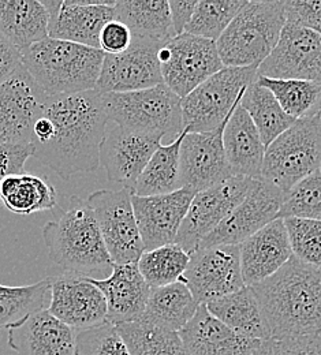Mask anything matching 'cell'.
Masks as SVG:
<instances>
[{
  "instance_id": "cell-20",
  "label": "cell",
  "mask_w": 321,
  "mask_h": 355,
  "mask_svg": "<svg viewBox=\"0 0 321 355\" xmlns=\"http://www.w3.org/2000/svg\"><path fill=\"white\" fill-rule=\"evenodd\" d=\"M196 194L186 187L162 196L139 197L133 194V209L145 252L175 243Z\"/></svg>"
},
{
  "instance_id": "cell-4",
  "label": "cell",
  "mask_w": 321,
  "mask_h": 355,
  "mask_svg": "<svg viewBox=\"0 0 321 355\" xmlns=\"http://www.w3.org/2000/svg\"><path fill=\"white\" fill-rule=\"evenodd\" d=\"M21 55L24 69L46 96L94 90L105 56L101 49L51 37Z\"/></svg>"
},
{
  "instance_id": "cell-44",
  "label": "cell",
  "mask_w": 321,
  "mask_h": 355,
  "mask_svg": "<svg viewBox=\"0 0 321 355\" xmlns=\"http://www.w3.org/2000/svg\"><path fill=\"white\" fill-rule=\"evenodd\" d=\"M35 153L32 144H1L0 142V183L4 178L25 171V163Z\"/></svg>"
},
{
  "instance_id": "cell-34",
  "label": "cell",
  "mask_w": 321,
  "mask_h": 355,
  "mask_svg": "<svg viewBox=\"0 0 321 355\" xmlns=\"http://www.w3.org/2000/svg\"><path fill=\"white\" fill-rule=\"evenodd\" d=\"M256 83L267 88L283 111L295 121L319 114L321 107V84L301 80H276L257 76Z\"/></svg>"
},
{
  "instance_id": "cell-25",
  "label": "cell",
  "mask_w": 321,
  "mask_h": 355,
  "mask_svg": "<svg viewBox=\"0 0 321 355\" xmlns=\"http://www.w3.org/2000/svg\"><path fill=\"white\" fill-rule=\"evenodd\" d=\"M103 293L107 304V321L112 325L139 321L150 294V287L142 277L137 263L118 266L105 279H92Z\"/></svg>"
},
{
  "instance_id": "cell-38",
  "label": "cell",
  "mask_w": 321,
  "mask_h": 355,
  "mask_svg": "<svg viewBox=\"0 0 321 355\" xmlns=\"http://www.w3.org/2000/svg\"><path fill=\"white\" fill-rule=\"evenodd\" d=\"M246 3V0H201L184 33L218 42Z\"/></svg>"
},
{
  "instance_id": "cell-26",
  "label": "cell",
  "mask_w": 321,
  "mask_h": 355,
  "mask_svg": "<svg viewBox=\"0 0 321 355\" xmlns=\"http://www.w3.org/2000/svg\"><path fill=\"white\" fill-rule=\"evenodd\" d=\"M223 148L232 177L261 180L266 146L241 103L225 126Z\"/></svg>"
},
{
  "instance_id": "cell-31",
  "label": "cell",
  "mask_w": 321,
  "mask_h": 355,
  "mask_svg": "<svg viewBox=\"0 0 321 355\" xmlns=\"http://www.w3.org/2000/svg\"><path fill=\"white\" fill-rule=\"evenodd\" d=\"M208 311L232 331L259 340L270 339L259 302L250 287L212 300L205 304Z\"/></svg>"
},
{
  "instance_id": "cell-28",
  "label": "cell",
  "mask_w": 321,
  "mask_h": 355,
  "mask_svg": "<svg viewBox=\"0 0 321 355\" xmlns=\"http://www.w3.org/2000/svg\"><path fill=\"white\" fill-rule=\"evenodd\" d=\"M198 306L200 304L187 286L178 282L166 287L150 288L146 308L139 321L167 332L180 334Z\"/></svg>"
},
{
  "instance_id": "cell-12",
  "label": "cell",
  "mask_w": 321,
  "mask_h": 355,
  "mask_svg": "<svg viewBox=\"0 0 321 355\" xmlns=\"http://www.w3.org/2000/svg\"><path fill=\"white\" fill-rule=\"evenodd\" d=\"M181 282L198 304L239 291L245 287L239 245L198 248L190 254Z\"/></svg>"
},
{
  "instance_id": "cell-48",
  "label": "cell",
  "mask_w": 321,
  "mask_h": 355,
  "mask_svg": "<svg viewBox=\"0 0 321 355\" xmlns=\"http://www.w3.org/2000/svg\"><path fill=\"white\" fill-rule=\"evenodd\" d=\"M318 342H319V350H320V354H321V334L318 336Z\"/></svg>"
},
{
  "instance_id": "cell-16",
  "label": "cell",
  "mask_w": 321,
  "mask_h": 355,
  "mask_svg": "<svg viewBox=\"0 0 321 355\" xmlns=\"http://www.w3.org/2000/svg\"><path fill=\"white\" fill-rule=\"evenodd\" d=\"M116 0H46L48 37L100 49L103 28L115 19Z\"/></svg>"
},
{
  "instance_id": "cell-23",
  "label": "cell",
  "mask_w": 321,
  "mask_h": 355,
  "mask_svg": "<svg viewBox=\"0 0 321 355\" xmlns=\"http://www.w3.org/2000/svg\"><path fill=\"white\" fill-rule=\"evenodd\" d=\"M189 355H252L263 340L232 331L200 304L193 318L178 334Z\"/></svg>"
},
{
  "instance_id": "cell-32",
  "label": "cell",
  "mask_w": 321,
  "mask_h": 355,
  "mask_svg": "<svg viewBox=\"0 0 321 355\" xmlns=\"http://www.w3.org/2000/svg\"><path fill=\"white\" fill-rule=\"evenodd\" d=\"M182 134L167 145H160L157 150L150 157L145 170L138 178L137 183L133 189V194L139 197L162 196L170 194L180 189L181 186V144L184 141Z\"/></svg>"
},
{
  "instance_id": "cell-21",
  "label": "cell",
  "mask_w": 321,
  "mask_h": 355,
  "mask_svg": "<svg viewBox=\"0 0 321 355\" xmlns=\"http://www.w3.org/2000/svg\"><path fill=\"white\" fill-rule=\"evenodd\" d=\"M225 126L212 133L184 134L180 156L182 187L198 193L232 178L223 148Z\"/></svg>"
},
{
  "instance_id": "cell-5",
  "label": "cell",
  "mask_w": 321,
  "mask_h": 355,
  "mask_svg": "<svg viewBox=\"0 0 321 355\" xmlns=\"http://www.w3.org/2000/svg\"><path fill=\"white\" fill-rule=\"evenodd\" d=\"M284 25V1H248L216 42L225 67L259 69L275 49Z\"/></svg>"
},
{
  "instance_id": "cell-9",
  "label": "cell",
  "mask_w": 321,
  "mask_h": 355,
  "mask_svg": "<svg viewBox=\"0 0 321 355\" xmlns=\"http://www.w3.org/2000/svg\"><path fill=\"white\" fill-rule=\"evenodd\" d=\"M132 197V189H104L87 198L111 261L118 266L138 263L145 252Z\"/></svg>"
},
{
  "instance_id": "cell-10",
  "label": "cell",
  "mask_w": 321,
  "mask_h": 355,
  "mask_svg": "<svg viewBox=\"0 0 321 355\" xmlns=\"http://www.w3.org/2000/svg\"><path fill=\"white\" fill-rule=\"evenodd\" d=\"M163 83L181 98L225 69L216 42L182 33L159 51Z\"/></svg>"
},
{
  "instance_id": "cell-39",
  "label": "cell",
  "mask_w": 321,
  "mask_h": 355,
  "mask_svg": "<svg viewBox=\"0 0 321 355\" xmlns=\"http://www.w3.org/2000/svg\"><path fill=\"white\" fill-rule=\"evenodd\" d=\"M287 218L321 220L320 171L305 178L286 194L277 219Z\"/></svg>"
},
{
  "instance_id": "cell-35",
  "label": "cell",
  "mask_w": 321,
  "mask_h": 355,
  "mask_svg": "<svg viewBox=\"0 0 321 355\" xmlns=\"http://www.w3.org/2000/svg\"><path fill=\"white\" fill-rule=\"evenodd\" d=\"M49 301V277L29 286L0 284V329H8L29 314L43 311Z\"/></svg>"
},
{
  "instance_id": "cell-24",
  "label": "cell",
  "mask_w": 321,
  "mask_h": 355,
  "mask_svg": "<svg viewBox=\"0 0 321 355\" xmlns=\"http://www.w3.org/2000/svg\"><path fill=\"white\" fill-rule=\"evenodd\" d=\"M245 286L252 287L271 277L293 256L283 219H276L239 245Z\"/></svg>"
},
{
  "instance_id": "cell-42",
  "label": "cell",
  "mask_w": 321,
  "mask_h": 355,
  "mask_svg": "<svg viewBox=\"0 0 321 355\" xmlns=\"http://www.w3.org/2000/svg\"><path fill=\"white\" fill-rule=\"evenodd\" d=\"M286 24L305 28L321 35V0L284 1Z\"/></svg>"
},
{
  "instance_id": "cell-27",
  "label": "cell",
  "mask_w": 321,
  "mask_h": 355,
  "mask_svg": "<svg viewBox=\"0 0 321 355\" xmlns=\"http://www.w3.org/2000/svg\"><path fill=\"white\" fill-rule=\"evenodd\" d=\"M0 37L21 53L48 37V11L39 0H0Z\"/></svg>"
},
{
  "instance_id": "cell-41",
  "label": "cell",
  "mask_w": 321,
  "mask_h": 355,
  "mask_svg": "<svg viewBox=\"0 0 321 355\" xmlns=\"http://www.w3.org/2000/svg\"><path fill=\"white\" fill-rule=\"evenodd\" d=\"M76 355H132L118 328L108 321L76 332Z\"/></svg>"
},
{
  "instance_id": "cell-2",
  "label": "cell",
  "mask_w": 321,
  "mask_h": 355,
  "mask_svg": "<svg viewBox=\"0 0 321 355\" xmlns=\"http://www.w3.org/2000/svg\"><path fill=\"white\" fill-rule=\"evenodd\" d=\"M270 339L315 338L321 334V268L295 256L275 275L250 287Z\"/></svg>"
},
{
  "instance_id": "cell-43",
  "label": "cell",
  "mask_w": 321,
  "mask_h": 355,
  "mask_svg": "<svg viewBox=\"0 0 321 355\" xmlns=\"http://www.w3.org/2000/svg\"><path fill=\"white\" fill-rule=\"evenodd\" d=\"M252 355H321L318 336L263 340Z\"/></svg>"
},
{
  "instance_id": "cell-1",
  "label": "cell",
  "mask_w": 321,
  "mask_h": 355,
  "mask_svg": "<svg viewBox=\"0 0 321 355\" xmlns=\"http://www.w3.org/2000/svg\"><path fill=\"white\" fill-rule=\"evenodd\" d=\"M108 116L103 94L89 90L46 96L32 130L33 157L63 180L100 167Z\"/></svg>"
},
{
  "instance_id": "cell-8",
  "label": "cell",
  "mask_w": 321,
  "mask_h": 355,
  "mask_svg": "<svg viewBox=\"0 0 321 355\" xmlns=\"http://www.w3.org/2000/svg\"><path fill=\"white\" fill-rule=\"evenodd\" d=\"M257 78V67H225L182 98L187 133H212L227 123L235 107Z\"/></svg>"
},
{
  "instance_id": "cell-47",
  "label": "cell",
  "mask_w": 321,
  "mask_h": 355,
  "mask_svg": "<svg viewBox=\"0 0 321 355\" xmlns=\"http://www.w3.org/2000/svg\"><path fill=\"white\" fill-rule=\"evenodd\" d=\"M198 1L196 0H170V11H171V19H173V26L175 31V35L180 36L184 33L186 26L190 24L193 14L196 11Z\"/></svg>"
},
{
  "instance_id": "cell-29",
  "label": "cell",
  "mask_w": 321,
  "mask_h": 355,
  "mask_svg": "<svg viewBox=\"0 0 321 355\" xmlns=\"http://www.w3.org/2000/svg\"><path fill=\"white\" fill-rule=\"evenodd\" d=\"M0 201L11 214L19 216L53 211L59 205L56 189L49 179L26 171L1 180Z\"/></svg>"
},
{
  "instance_id": "cell-30",
  "label": "cell",
  "mask_w": 321,
  "mask_h": 355,
  "mask_svg": "<svg viewBox=\"0 0 321 355\" xmlns=\"http://www.w3.org/2000/svg\"><path fill=\"white\" fill-rule=\"evenodd\" d=\"M114 11L115 19L125 24L133 36L162 42L177 36L166 0H116Z\"/></svg>"
},
{
  "instance_id": "cell-15",
  "label": "cell",
  "mask_w": 321,
  "mask_h": 355,
  "mask_svg": "<svg viewBox=\"0 0 321 355\" xmlns=\"http://www.w3.org/2000/svg\"><path fill=\"white\" fill-rule=\"evenodd\" d=\"M49 283L48 311L76 332L107 321L104 295L89 277L63 270L49 276Z\"/></svg>"
},
{
  "instance_id": "cell-36",
  "label": "cell",
  "mask_w": 321,
  "mask_h": 355,
  "mask_svg": "<svg viewBox=\"0 0 321 355\" xmlns=\"http://www.w3.org/2000/svg\"><path fill=\"white\" fill-rule=\"evenodd\" d=\"M190 260L184 249L177 245H166L144 252L138 260V269L150 288L166 287L181 282Z\"/></svg>"
},
{
  "instance_id": "cell-45",
  "label": "cell",
  "mask_w": 321,
  "mask_h": 355,
  "mask_svg": "<svg viewBox=\"0 0 321 355\" xmlns=\"http://www.w3.org/2000/svg\"><path fill=\"white\" fill-rule=\"evenodd\" d=\"M132 40L133 35L130 29L125 24L114 19L103 28L98 44L105 55H118L130 46Z\"/></svg>"
},
{
  "instance_id": "cell-50",
  "label": "cell",
  "mask_w": 321,
  "mask_h": 355,
  "mask_svg": "<svg viewBox=\"0 0 321 355\" xmlns=\"http://www.w3.org/2000/svg\"><path fill=\"white\" fill-rule=\"evenodd\" d=\"M320 173H321V168H320Z\"/></svg>"
},
{
  "instance_id": "cell-18",
  "label": "cell",
  "mask_w": 321,
  "mask_h": 355,
  "mask_svg": "<svg viewBox=\"0 0 321 355\" xmlns=\"http://www.w3.org/2000/svg\"><path fill=\"white\" fill-rule=\"evenodd\" d=\"M46 97L24 66L0 84L1 144H31L33 125L42 114Z\"/></svg>"
},
{
  "instance_id": "cell-46",
  "label": "cell",
  "mask_w": 321,
  "mask_h": 355,
  "mask_svg": "<svg viewBox=\"0 0 321 355\" xmlns=\"http://www.w3.org/2000/svg\"><path fill=\"white\" fill-rule=\"evenodd\" d=\"M22 67V55L14 46L0 37V84L7 81Z\"/></svg>"
},
{
  "instance_id": "cell-33",
  "label": "cell",
  "mask_w": 321,
  "mask_h": 355,
  "mask_svg": "<svg viewBox=\"0 0 321 355\" xmlns=\"http://www.w3.org/2000/svg\"><path fill=\"white\" fill-rule=\"evenodd\" d=\"M241 105L257 128L266 149L295 123V119L283 111L275 96L256 81L245 90Z\"/></svg>"
},
{
  "instance_id": "cell-40",
  "label": "cell",
  "mask_w": 321,
  "mask_h": 355,
  "mask_svg": "<svg viewBox=\"0 0 321 355\" xmlns=\"http://www.w3.org/2000/svg\"><path fill=\"white\" fill-rule=\"evenodd\" d=\"M293 256L309 266L321 268V220L283 219Z\"/></svg>"
},
{
  "instance_id": "cell-6",
  "label": "cell",
  "mask_w": 321,
  "mask_h": 355,
  "mask_svg": "<svg viewBox=\"0 0 321 355\" xmlns=\"http://www.w3.org/2000/svg\"><path fill=\"white\" fill-rule=\"evenodd\" d=\"M103 104L108 121L119 128L157 134L170 144L184 132L182 98L166 84L136 92L105 93Z\"/></svg>"
},
{
  "instance_id": "cell-19",
  "label": "cell",
  "mask_w": 321,
  "mask_h": 355,
  "mask_svg": "<svg viewBox=\"0 0 321 355\" xmlns=\"http://www.w3.org/2000/svg\"><path fill=\"white\" fill-rule=\"evenodd\" d=\"M163 137L123 129L119 126L105 132L100 148V166L110 182L135 189L153 153L162 145Z\"/></svg>"
},
{
  "instance_id": "cell-37",
  "label": "cell",
  "mask_w": 321,
  "mask_h": 355,
  "mask_svg": "<svg viewBox=\"0 0 321 355\" xmlns=\"http://www.w3.org/2000/svg\"><path fill=\"white\" fill-rule=\"evenodd\" d=\"M132 355H189L178 334L141 321L115 325Z\"/></svg>"
},
{
  "instance_id": "cell-17",
  "label": "cell",
  "mask_w": 321,
  "mask_h": 355,
  "mask_svg": "<svg viewBox=\"0 0 321 355\" xmlns=\"http://www.w3.org/2000/svg\"><path fill=\"white\" fill-rule=\"evenodd\" d=\"M284 198L286 194L275 186L259 180L252 193L200 243V248L241 245L277 219Z\"/></svg>"
},
{
  "instance_id": "cell-22",
  "label": "cell",
  "mask_w": 321,
  "mask_h": 355,
  "mask_svg": "<svg viewBox=\"0 0 321 355\" xmlns=\"http://www.w3.org/2000/svg\"><path fill=\"white\" fill-rule=\"evenodd\" d=\"M7 342L17 355H76V331L48 309L10 327Z\"/></svg>"
},
{
  "instance_id": "cell-3",
  "label": "cell",
  "mask_w": 321,
  "mask_h": 355,
  "mask_svg": "<svg viewBox=\"0 0 321 355\" xmlns=\"http://www.w3.org/2000/svg\"><path fill=\"white\" fill-rule=\"evenodd\" d=\"M52 212L53 219L43 227L52 263L64 272L85 277H108L114 263L87 200L70 196L66 207L58 205Z\"/></svg>"
},
{
  "instance_id": "cell-49",
  "label": "cell",
  "mask_w": 321,
  "mask_h": 355,
  "mask_svg": "<svg viewBox=\"0 0 321 355\" xmlns=\"http://www.w3.org/2000/svg\"><path fill=\"white\" fill-rule=\"evenodd\" d=\"M318 115H319V119H320V123H321V107H320V111H319V114H318Z\"/></svg>"
},
{
  "instance_id": "cell-13",
  "label": "cell",
  "mask_w": 321,
  "mask_h": 355,
  "mask_svg": "<svg viewBox=\"0 0 321 355\" xmlns=\"http://www.w3.org/2000/svg\"><path fill=\"white\" fill-rule=\"evenodd\" d=\"M166 42L133 36L130 46L118 55H105L96 90L126 93L164 84L159 51Z\"/></svg>"
},
{
  "instance_id": "cell-14",
  "label": "cell",
  "mask_w": 321,
  "mask_h": 355,
  "mask_svg": "<svg viewBox=\"0 0 321 355\" xmlns=\"http://www.w3.org/2000/svg\"><path fill=\"white\" fill-rule=\"evenodd\" d=\"M257 76L321 84V35L286 24L275 49L259 66Z\"/></svg>"
},
{
  "instance_id": "cell-7",
  "label": "cell",
  "mask_w": 321,
  "mask_h": 355,
  "mask_svg": "<svg viewBox=\"0 0 321 355\" xmlns=\"http://www.w3.org/2000/svg\"><path fill=\"white\" fill-rule=\"evenodd\" d=\"M320 168L321 123L315 115L295 121L266 149L261 180L287 194Z\"/></svg>"
},
{
  "instance_id": "cell-11",
  "label": "cell",
  "mask_w": 321,
  "mask_h": 355,
  "mask_svg": "<svg viewBox=\"0 0 321 355\" xmlns=\"http://www.w3.org/2000/svg\"><path fill=\"white\" fill-rule=\"evenodd\" d=\"M257 182L249 178L232 177L198 191L191 200L175 243L187 254L196 252L200 243L252 193Z\"/></svg>"
}]
</instances>
